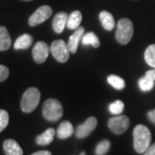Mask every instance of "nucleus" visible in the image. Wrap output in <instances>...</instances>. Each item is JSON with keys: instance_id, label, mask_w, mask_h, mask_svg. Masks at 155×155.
Masks as SVG:
<instances>
[{"instance_id": "10", "label": "nucleus", "mask_w": 155, "mask_h": 155, "mask_svg": "<svg viewBox=\"0 0 155 155\" xmlns=\"http://www.w3.org/2000/svg\"><path fill=\"white\" fill-rule=\"evenodd\" d=\"M84 35V28L80 26L69 37L68 42H67V46H68V48H69L70 53L75 54L77 52L78 43H79L80 41H82Z\"/></svg>"}, {"instance_id": "26", "label": "nucleus", "mask_w": 155, "mask_h": 155, "mask_svg": "<svg viewBox=\"0 0 155 155\" xmlns=\"http://www.w3.org/2000/svg\"><path fill=\"white\" fill-rule=\"evenodd\" d=\"M9 75H10V71L8 67L4 65H0V82L5 81L9 77Z\"/></svg>"}, {"instance_id": "20", "label": "nucleus", "mask_w": 155, "mask_h": 155, "mask_svg": "<svg viewBox=\"0 0 155 155\" xmlns=\"http://www.w3.org/2000/svg\"><path fill=\"white\" fill-rule=\"evenodd\" d=\"M144 57L147 65L155 68V44H152L147 47L145 51Z\"/></svg>"}, {"instance_id": "3", "label": "nucleus", "mask_w": 155, "mask_h": 155, "mask_svg": "<svg viewBox=\"0 0 155 155\" xmlns=\"http://www.w3.org/2000/svg\"><path fill=\"white\" fill-rule=\"evenodd\" d=\"M41 93L38 89L30 87L25 91L21 100V109L24 113H31L38 106Z\"/></svg>"}, {"instance_id": "7", "label": "nucleus", "mask_w": 155, "mask_h": 155, "mask_svg": "<svg viewBox=\"0 0 155 155\" xmlns=\"http://www.w3.org/2000/svg\"><path fill=\"white\" fill-rule=\"evenodd\" d=\"M53 14L52 8L48 5H42L39 7L36 11L34 12L28 19V24L34 27L47 21Z\"/></svg>"}, {"instance_id": "27", "label": "nucleus", "mask_w": 155, "mask_h": 155, "mask_svg": "<svg viewBox=\"0 0 155 155\" xmlns=\"http://www.w3.org/2000/svg\"><path fill=\"white\" fill-rule=\"evenodd\" d=\"M143 155H155V143L150 145L149 147L143 153Z\"/></svg>"}, {"instance_id": "24", "label": "nucleus", "mask_w": 155, "mask_h": 155, "mask_svg": "<svg viewBox=\"0 0 155 155\" xmlns=\"http://www.w3.org/2000/svg\"><path fill=\"white\" fill-rule=\"evenodd\" d=\"M109 110L111 112V114L119 115V114L122 113V111L124 110V104L121 100H116L115 102H113L112 104H110Z\"/></svg>"}, {"instance_id": "9", "label": "nucleus", "mask_w": 155, "mask_h": 155, "mask_svg": "<svg viewBox=\"0 0 155 155\" xmlns=\"http://www.w3.org/2000/svg\"><path fill=\"white\" fill-rule=\"evenodd\" d=\"M49 54V47L44 41H38L34 46L32 55L37 64H42L47 61Z\"/></svg>"}, {"instance_id": "31", "label": "nucleus", "mask_w": 155, "mask_h": 155, "mask_svg": "<svg viewBox=\"0 0 155 155\" xmlns=\"http://www.w3.org/2000/svg\"><path fill=\"white\" fill-rule=\"evenodd\" d=\"M79 155H86V154H85V153H84V152H82V153H81Z\"/></svg>"}, {"instance_id": "15", "label": "nucleus", "mask_w": 155, "mask_h": 155, "mask_svg": "<svg viewBox=\"0 0 155 155\" xmlns=\"http://www.w3.org/2000/svg\"><path fill=\"white\" fill-rule=\"evenodd\" d=\"M99 19L103 27L105 30L111 31L112 29H114L115 26H116V22H115V19L111 13L106 11H101L99 14Z\"/></svg>"}, {"instance_id": "11", "label": "nucleus", "mask_w": 155, "mask_h": 155, "mask_svg": "<svg viewBox=\"0 0 155 155\" xmlns=\"http://www.w3.org/2000/svg\"><path fill=\"white\" fill-rule=\"evenodd\" d=\"M68 17L69 15H67L66 12L63 11L56 14L53 20V28L55 33L61 34L63 32L64 28L67 26Z\"/></svg>"}, {"instance_id": "5", "label": "nucleus", "mask_w": 155, "mask_h": 155, "mask_svg": "<svg viewBox=\"0 0 155 155\" xmlns=\"http://www.w3.org/2000/svg\"><path fill=\"white\" fill-rule=\"evenodd\" d=\"M51 54L58 62L65 63L69 59V48L63 40H56L50 47Z\"/></svg>"}, {"instance_id": "12", "label": "nucleus", "mask_w": 155, "mask_h": 155, "mask_svg": "<svg viewBox=\"0 0 155 155\" xmlns=\"http://www.w3.org/2000/svg\"><path fill=\"white\" fill-rule=\"evenodd\" d=\"M3 148L5 151V153L6 155H22V147L19 146L15 140L9 139L5 140L4 144H3Z\"/></svg>"}, {"instance_id": "29", "label": "nucleus", "mask_w": 155, "mask_h": 155, "mask_svg": "<svg viewBox=\"0 0 155 155\" xmlns=\"http://www.w3.org/2000/svg\"><path fill=\"white\" fill-rule=\"evenodd\" d=\"M145 75L147 76V77H149L150 78H152V79L155 82V68L152 69V70H149V71H147V72H146Z\"/></svg>"}, {"instance_id": "8", "label": "nucleus", "mask_w": 155, "mask_h": 155, "mask_svg": "<svg viewBox=\"0 0 155 155\" xmlns=\"http://www.w3.org/2000/svg\"><path fill=\"white\" fill-rule=\"evenodd\" d=\"M97 126V120L94 116H91L82 124L78 125L76 128L75 134L78 139H84L89 136L93 132L95 128Z\"/></svg>"}, {"instance_id": "32", "label": "nucleus", "mask_w": 155, "mask_h": 155, "mask_svg": "<svg viewBox=\"0 0 155 155\" xmlns=\"http://www.w3.org/2000/svg\"><path fill=\"white\" fill-rule=\"evenodd\" d=\"M23 1H31V0H23Z\"/></svg>"}, {"instance_id": "4", "label": "nucleus", "mask_w": 155, "mask_h": 155, "mask_svg": "<svg viewBox=\"0 0 155 155\" xmlns=\"http://www.w3.org/2000/svg\"><path fill=\"white\" fill-rule=\"evenodd\" d=\"M134 35V26L128 18H122L116 25V39L118 43L122 45L127 44Z\"/></svg>"}, {"instance_id": "21", "label": "nucleus", "mask_w": 155, "mask_h": 155, "mask_svg": "<svg viewBox=\"0 0 155 155\" xmlns=\"http://www.w3.org/2000/svg\"><path fill=\"white\" fill-rule=\"evenodd\" d=\"M107 80H108V83L116 90H122V89L125 88L126 83H125L124 79H122V78L119 77V76L110 75L107 78Z\"/></svg>"}, {"instance_id": "1", "label": "nucleus", "mask_w": 155, "mask_h": 155, "mask_svg": "<svg viewBox=\"0 0 155 155\" xmlns=\"http://www.w3.org/2000/svg\"><path fill=\"white\" fill-rule=\"evenodd\" d=\"M134 148L138 153H143L149 147L152 141V134L149 128L145 125L139 124L134 127Z\"/></svg>"}, {"instance_id": "18", "label": "nucleus", "mask_w": 155, "mask_h": 155, "mask_svg": "<svg viewBox=\"0 0 155 155\" xmlns=\"http://www.w3.org/2000/svg\"><path fill=\"white\" fill-rule=\"evenodd\" d=\"M11 38L8 29L5 26H0V51H6L11 48Z\"/></svg>"}, {"instance_id": "19", "label": "nucleus", "mask_w": 155, "mask_h": 155, "mask_svg": "<svg viewBox=\"0 0 155 155\" xmlns=\"http://www.w3.org/2000/svg\"><path fill=\"white\" fill-rule=\"evenodd\" d=\"M81 41H82L83 45H85V46L91 45L95 48H99L100 46L99 39L93 32H89V33L84 34Z\"/></svg>"}, {"instance_id": "13", "label": "nucleus", "mask_w": 155, "mask_h": 155, "mask_svg": "<svg viewBox=\"0 0 155 155\" xmlns=\"http://www.w3.org/2000/svg\"><path fill=\"white\" fill-rule=\"evenodd\" d=\"M74 133V128L72 123L68 121H64L60 124V126L57 129V136L58 138L61 140H65V139L71 137Z\"/></svg>"}, {"instance_id": "16", "label": "nucleus", "mask_w": 155, "mask_h": 155, "mask_svg": "<svg viewBox=\"0 0 155 155\" xmlns=\"http://www.w3.org/2000/svg\"><path fill=\"white\" fill-rule=\"evenodd\" d=\"M33 43V37L28 34H23L15 41L14 48L16 50H24L28 48Z\"/></svg>"}, {"instance_id": "2", "label": "nucleus", "mask_w": 155, "mask_h": 155, "mask_svg": "<svg viewBox=\"0 0 155 155\" xmlns=\"http://www.w3.org/2000/svg\"><path fill=\"white\" fill-rule=\"evenodd\" d=\"M42 115L47 121L54 122L63 116V107L59 100L49 98L46 100L42 108Z\"/></svg>"}, {"instance_id": "23", "label": "nucleus", "mask_w": 155, "mask_h": 155, "mask_svg": "<svg viewBox=\"0 0 155 155\" xmlns=\"http://www.w3.org/2000/svg\"><path fill=\"white\" fill-rule=\"evenodd\" d=\"M110 148V142L109 140H103L97 145L95 148L96 155H104L106 154Z\"/></svg>"}, {"instance_id": "30", "label": "nucleus", "mask_w": 155, "mask_h": 155, "mask_svg": "<svg viewBox=\"0 0 155 155\" xmlns=\"http://www.w3.org/2000/svg\"><path fill=\"white\" fill-rule=\"evenodd\" d=\"M31 155H52L51 152L49 151H47V150H42V151H38V152H35Z\"/></svg>"}, {"instance_id": "14", "label": "nucleus", "mask_w": 155, "mask_h": 155, "mask_svg": "<svg viewBox=\"0 0 155 155\" xmlns=\"http://www.w3.org/2000/svg\"><path fill=\"white\" fill-rule=\"evenodd\" d=\"M55 134V130L53 127H49L46 129L42 134H39L35 138V142L36 144L40 146H47V145L51 144L54 140Z\"/></svg>"}, {"instance_id": "28", "label": "nucleus", "mask_w": 155, "mask_h": 155, "mask_svg": "<svg viewBox=\"0 0 155 155\" xmlns=\"http://www.w3.org/2000/svg\"><path fill=\"white\" fill-rule=\"evenodd\" d=\"M147 116V118H148V120H149L150 122L155 125V109L148 111Z\"/></svg>"}, {"instance_id": "17", "label": "nucleus", "mask_w": 155, "mask_h": 155, "mask_svg": "<svg viewBox=\"0 0 155 155\" xmlns=\"http://www.w3.org/2000/svg\"><path fill=\"white\" fill-rule=\"evenodd\" d=\"M82 21V14L79 11H74L69 15L67 20V27L69 29L76 30L80 27V23Z\"/></svg>"}, {"instance_id": "25", "label": "nucleus", "mask_w": 155, "mask_h": 155, "mask_svg": "<svg viewBox=\"0 0 155 155\" xmlns=\"http://www.w3.org/2000/svg\"><path fill=\"white\" fill-rule=\"evenodd\" d=\"M9 123V114L5 110H0V132H2Z\"/></svg>"}, {"instance_id": "6", "label": "nucleus", "mask_w": 155, "mask_h": 155, "mask_svg": "<svg viewBox=\"0 0 155 155\" xmlns=\"http://www.w3.org/2000/svg\"><path fill=\"white\" fill-rule=\"evenodd\" d=\"M130 125V121L126 116H117L110 118L108 121V126L112 133L115 134H122Z\"/></svg>"}, {"instance_id": "22", "label": "nucleus", "mask_w": 155, "mask_h": 155, "mask_svg": "<svg viewBox=\"0 0 155 155\" xmlns=\"http://www.w3.org/2000/svg\"><path fill=\"white\" fill-rule=\"evenodd\" d=\"M154 86V81L150 78L149 77L146 76L140 78L139 80V87L142 91H150Z\"/></svg>"}]
</instances>
